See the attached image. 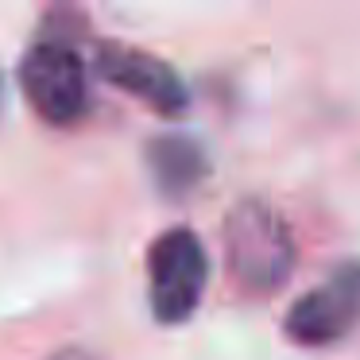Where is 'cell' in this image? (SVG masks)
<instances>
[{"label":"cell","mask_w":360,"mask_h":360,"mask_svg":"<svg viewBox=\"0 0 360 360\" xmlns=\"http://www.w3.org/2000/svg\"><path fill=\"white\" fill-rule=\"evenodd\" d=\"M221 240L229 275L252 298L275 295L298 264V244L287 217L264 198H240L225 213Z\"/></svg>","instance_id":"cell-1"},{"label":"cell","mask_w":360,"mask_h":360,"mask_svg":"<svg viewBox=\"0 0 360 360\" xmlns=\"http://www.w3.org/2000/svg\"><path fill=\"white\" fill-rule=\"evenodd\" d=\"M20 89L43 124L70 128L89 112V66L66 35H43L24 51Z\"/></svg>","instance_id":"cell-2"},{"label":"cell","mask_w":360,"mask_h":360,"mask_svg":"<svg viewBox=\"0 0 360 360\" xmlns=\"http://www.w3.org/2000/svg\"><path fill=\"white\" fill-rule=\"evenodd\" d=\"M210 287V256L194 229L174 225L148 248V302L159 326H182L202 306Z\"/></svg>","instance_id":"cell-3"},{"label":"cell","mask_w":360,"mask_h":360,"mask_svg":"<svg viewBox=\"0 0 360 360\" xmlns=\"http://www.w3.org/2000/svg\"><path fill=\"white\" fill-rule=\"evenodd\" d=\"M360 329V259H341L290 302L283 333L302 349H329Z\"/></svg>","instance_id":"cell-4"},{"label":"cell","mask_w":360,"mask_h":360,"mask_svg":"<svg viewBox=\"0 0 360 360\" xmlns=\"http://www.w3.org/2000/svg\"><path fill=\"white\" fill-rule=\"evenodd\" d=\"M94 66L109 86L124 89L159 117H182L190 109V89L182 74L151 51L128 47V43H101Z\"/></svg>","instance_id":"cell-5"},{"label":"cell","mask_w":360,"mask_h":360,"mask_svg":"<svg viewBox=\"0 0 360 360\" xmlns=\"http://www.w3.org/2000/svg\"><path fill=\"white\" fill-rule=\"evenodd\" d=\"M148 167L163 194L182 198L190 190H198V182L210 174V155L198 140L171 132V136H155L148 143Z\"/></svg>","instance_id":"cell-6"},{"label":"cell","mask_w":360,"mask_h":360,"mask_svg":"<svg viewBox=\"0 0 360 360\" xmlns=\"http://www.w3.org/2000/svg\"><path fill=\"white\" fill-rule=\"evenodd\" d=\"M39 360H97V356L89 349H82V345H63V349L47 352V356H39Z\"/></svg>","instance_id":"cell-7"}]
</instances>
